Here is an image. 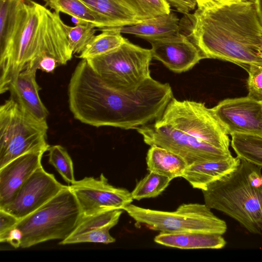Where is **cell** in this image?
Listing matches in <instances>:
<instances>
[{
	"label": "cell",
	"mask_w": 262,
	"mask_h": 262,
	"mask_svg": "<svg viewBox=\"0 0 262 262\" xmlns=\"http://www.w3.org/2000/svg\"><path fill=\"white\" fill-rule=\"evenodd\" d=\"M122 213L121 210H115L91 215H82L73 232L59 244L114 243L116 239L110 234V230L118 223Z\"/></svg>",
	"instance_id": "obj_16"
},
{
	"label": "cell",
	"mask_w": 262,
	"mask_h": 262,
	"mask_svg": "<svg viewBox=\"0 0 262 262\" xmlns=\"http://www.w3.org/2000/svg\"><path fill=\"white\" fill-rule=\"evenodd\" d=\"M241 159L232 155L222 159L195 162L188 165L182 177L195 189L208 186L229 173L239 165Z\"/></svg>",
	"instance_id": "obj_17"
},
{
	"label": "cell",
	"mask_w": 262,
	"mask_h": 262,
	"mask_svg": "<svg viewBox=\"0 0 262 262\" xmlns=\"http://www.w3.org/2000/svg\"><path fill=\"white\" fill-rule=\"evenodd\" d=\"M143 21L171 12V6L165 0H121Z\"/></svg>",
	"instance_id": "obj_27"
},
{
	"label": "cell",
	"mask_w": 262,
	"mask_h": 262,
	"mask_svg": "<svg viewBox=\"0 0 262 262\" xmlns=\"http://www.w3.org/2000/svg\"><path fill=\"white\" fill-rule=\"evenodd\" d=\"M261 169L241 159L236 168L202 190L205 204L233 219L251 233L262 234Z\"/></svg>",
	"instance_id": "obj_5"
},
{
	"label": "cell",
	"mask_w": 262,
	"mask_h": 262,
	"mask_svg": "<svg viewBox=\"0 0 262 262\" xmlns=\"http://www.w3.org/2000/svg\"><path fill=\"white\" fill-rule=\"evenodd\" d=\"M180 19L173 13L161 14L138 24L119 27L121 33L134 35L148 42L180 32Z\"/></svg>",
	"instance_id": "obj_18"
},
{
	"label": "cell",
	"mask_w": 262,
	"mask_h": 262,
	"mask_svg": "<svg viewBox=\"0 0 262 262\" xmlns=\"http://www.w3.org/2000/svg\"><path fill=\"white\" fill-rule=\"evenodd\" d=\"M169 4L175 8L180 13L184 15L189 13L195 8L196 3L195 0H165Z\"/></svg>",
	"instance_id": "obj_33"
},
{
	"label": "cell",
	"mask_w": 262,
	"mask_h": 262,
	"mask_svg": "<svg viewBox=\"0 0 262 262\" xmlns=\"http://www.w3.org/2000/svg\"><path fill=\"white\" fill-rule=\"evenodd\" d=\"M69 187L84 216L123 210L134 200L130 192L110 184L102 173L98 178L85 177L76 181Z\"/></svg>",
	"instance_id": "obj_10"
},
{
	"label": "cell",
	"mask_w": 262,
	"mask_h": 262,
	"mask_svg": "<svg viewBox=\"0 0 262 262\" xmlns=\"http://www.w3.org/2000/svg\"><path fill=\"white\" fill-rule=\"evenodd\" d=\"M70 110L80 122L96 127L137 129L155 121L173 97L171 88L150 78L138 88L119 89L82 59L68 89Z\"/></svg>",
	"instance_id": "obj_1"
},
{
	"label": "cell",
	"mask_w": 262,
	"mask_h": 262,
	"mask_svg": "<svg viewBox=\"0 0 262 262\" xmlns=\"http://www.w3.org/2000/svg\"><path fill=\"white\" fill-rule=\"evenodd\" d=\"M136 130L146 144L172 151L188 165L232 155L229 135L202 102L173 97L160 117Z\"/></svg>",
	"instance_id": "obj_3"
},
{
	"label": "cell",
	"mask_w": 262,
	"mask_h": 262,
	"mask_svg": "<svg viewBox=\"0 0 262 262\" xmlns=\"http://www.w3.org/2000/svg\"><path fill=\"white\" fill-rule=\"evenodd\" d=\"M48 151L49 163L68 183L75 182L73 161L67 150L60 145H55L50 146Z\"/></svg>",
	"instance_id": "obj_29"
},
{
	"label": "cell",
	"mask_w": 262,
	"mask_h": 262,
	"mask_svg": "<svg viewBox=\"0 0 262 262\" xmlns=\"http://www.w3.org/2000/svg\"><path fill=\"white\" fill-rule=\"evenodd\" d=\"M19 220L13 215L0 209V242H6L8 233Z\"/></svg>",
	"instance_id": "obj_31"
},
{
	"label": "cell",
	"mask_w": 262,
	"mask_h": 262,
	"mask_svg": "<svg viewBox=\"0 0 262 262\" xmlns=\"http://www.w3.org/2000/svg\"><path fill=\"white\" fill-rule=\"evenodd\" d=\"M231 136V145L237 157L262 168V137L243 134Z\"/></svg>",
	"instance_id": "obj_25"
},
{
	"label": "cell",
	"mask_w": 262,
	"mask_h": 262,
	"mask_svg": "<svg viewBox=\"0 0 262 262\" xmlns=\"http://www.w3.org/2000/svg\"><path fill=\"white\" fill-rule=\"evenodd\" d=\"M47 121L39 120L12 98L0 106V168L23 155L48 151Z\"/></svg>",
	"instance_id": "obj_7"
},
{
	"label": "cell",
	"mask_w": 262,
	"mask_h": 262,
	"mask_svg": "<svg viewBox=\"0 0 262 262\" xmlns=\"http://www.w3.org/2000/svg\"><path fill=\"white\" fill-rule=\"evenodd\" d=\"M68 26L59 13L32 0H24L13 36L0 53V93L35 58L47 55L65 65L73 55L68 38Z\"/></svg>",
	"instance_id": "obj_4"
},
{
	"label": "cell",
	"mask_w": 262,
	"mask_h": 262,
	"mask_svg": "<svg viewBox=\"0 0 262 262\" xmlns=\"http://www.w3.org/2000/svg\"><path fill=\"white\" fill-rule=\"evenodd\" d=\"M24 0H0V53L11 41Z\"/></svg>",
	"instance_id": "obj_24"
},
{
	"label": "cell",
	"mask_w": 262,
	"mask_h": 262,
	"mask_svg": "<svg viewBox=\"0 0 262 262\" xmlns=\"http://www.w3.org/2000/svg\"><path fill=\"white\" fill-rule=\"evenodd\" d=\"M171 179L152 171L139 181L131 192L134 200L155 198L160 194L169 185Z\"/></svg>",
	"instance_id": "obj_26"
},
{
	"label": "cell",
	"mask_w": 262,
	"mask_h": 262,
	"mask_svg": "<svg viewBox=\"0 0 262 262\" xmlns=\"http://www.w3.org/2000/svg\"><path fill=\"white\" fill-rule=\"evenodd\" d=\"M57 61L53 57L43 55L38 57V69L46 73H52L57 66Z\"/></svg>",
	"instance_id": "obj_34"
},
{
	"label": "cell",
	"mask_w": 262,
	"mask_h": 262,
	"mask_svg": "<svg viewBox=\"0 0 262 262\" xmlns=\"http://www.w3.org/2000/svg\"><path fill=\"white\" fill-rule=\"evenodd\" d=\"M44 152L23 155L0 168V208L10 202L24 183L42 166Z\"/></svg>",
	"instance_id": "obj_15"
},
{
	"label": "cell",
	"mask_w": 262,
	"mask_h": 262,
	"mask_svg": "<svg viewBox=\"0 0 262 262\" xmlns=\"http://www.w3.org/2000/svg\"><path fill=\"white\" fill-rule=\"evenodd\" d=\"M228 135L262 137V103L248 96L228 98L211 108Z\"/></svg>",
	"instance_id": "obj_12"
},
{
	"label": "cell",
	"mask_w": 262,
	"mask_h": 262,
	"mask_svg": "<svg viewBox=\"0 0 262 262\" xmlns=\"http://www.w3.org/2000/svg\"><path fill=\"white\" fill-rule=\"evenodd\" d=\"M147 169L163 175L171 180L182 177L188 165L179 155L166 148L151 146L146 157Z\"/></svg>",
	"instance_id": "obj_20"
},
{
	"label": "cell",
	"mask_w": 262,
	"mask_h": 262,
	"mask_svg": "<svg viewBox=\"0 0 262 262\" xmlns=\"http://www.w3.org/2000/svg\"><path fill=\"white\" fill-rule=\"evenodd\" d=\"M261 103H262V102H261Z\"/></svg>",
	"instance_id": "obj_37"
},
{
	"label": "cell",
	"mask_w": 262,
	"mask_h": 262,
	"mask_svg": "<svg viewBox=\"0 0 262 262\" xmlns=\"http://www.w3.org/2000/svg\"><path fill=\"white\" fill-rule=\"evenodd\" d=\"M100 30L101 33L94 37L78 58L86 59L103 55L119 47L125 40L119 27L103 28Z\"/></svg>",
	"instance_id": "obj_23"
},
{
	"label": "cell",
	"mask_w": 262,
	"mask_h": 262,
	"mask_svg": "<svg viewBox=\"0 0 262 262\" xmlns=\"http://www.w3.org/2000/svg\"><path fill=\"white\" fill-rule=\"evenodd\" d=\"M180 32L205 58L225 60L244 69L262 65V26L253 0L184 15Z\"/></svg>",
	"instance_id": "obj_2"
},
{
	"label": "cell",
	"mask_w": 262,
	"mask_h": 262,
	"mask_svg": "<svg viewBox=\"0 0 262 262\" xmlns=\"http://www.w3.org/2000/svg\"><path fill=\"white\" fill-rule=\"evenodd\" d=\"M152 58L150 49L135 45L125 38L118 48L85 60L94 71L114 86L132 90L151 78L149 67Z\"/></svg>",
	"instance_id": "obj_9"
},
{
	"label": "cell",
	"mask_w": 262,
	"mask_h": 262,
	"mask_svg": "<svg viewBox=\"0 0 262 262\" xmlns=\"http://www.w3.org/2000/svg\"><path fill=\"white\" fill-rule=\"evenodd\" d=\"M247 79L248 96L262 102V65L252 64L246 70Z\"/></svg>",
	"instance_id": "obj_30"
},
{
	"label": "cell",
	"mask_w": 262,
	"mask_h": 262,
	"mask_svg": "<svg viewBox=\"0 0 262 262\" xmlns=\"http://www.w3.org/2000/svg\"><path fill=\"white\" fill-rule=\"evenodd\" d=\"M155 243L182 249H220L226 245L222 234L187 232L176 233L161 232L154 238Z\"/></svg>",
	"instance_id": "obj_19"
},
{
	"label": "cell",
	"mask_w": 262,
	"mask_h": 262,
	"mask_svg": "<svg viewBox=\"0 0 262 262\" xmlns=\"http://www.w3.org/2000/svg\"><path fill=\"white\" fill-rule=\"evenodd\" d=\"M93 10L107 18L114 27L141 23L134 12L121 0H80Z\"/></svg>",
	"instance_id": "obj_21"
},
{
	"label": "cell",
	"mask_w": 262,
	"mask_h": 262,
	"mask_svg": "<svg viewBox=\"0 0 262 262\" xmlns=\"http://www.w3.org/2000/svg\"><path fill=\"white\" fill-rule=\"evenodd\" d=\"M81 216L77 199L69 186H66L49 201L18 222L15 227L23 234L20 248L66 239Z\"/></svg>",
	"instance_id": "obj_6"
},
{
	"label": "cell",
	"mask_w": 262,
	"mask_h": 262,
	"mask_svg": "<svg viewBox=\"0 0 262 262\" xmlns=\"http://www.w3.org/2000/svg\"><path fill=\"white\" fill-rule=\"evenodd\" d=\"M149 43L152 58L175 73L187 71L205 58L197 46L181 32Z\"/></svg>",
	"instance_id": "obj_13"
},
{
	"label": "cell",
	"mask_w": 262,
	"mask_h": 262,
	"mask_svg": "<svg viewBox=\"0 0 262 262\" xmlns=\"http://www.w3.org/2000/svg\"><path fill=\"white\" fill-rule=\"evenodd\" d=\"M66 187L41 166L24 183L10 202L0 209L20 221L47 203Z\"/></svg>",
	"instance_id": "obj_11"
},
{
	"label": "cell",
	"mask_w": 262,
	"mask_h": 262,
	"mask_svg": "<svg viewBox=\"0 0 262 262\" xmlns=\"http://www.w3.org/2000/svg\"><path fill=\"white\" fill-rule=\"evenodd\" d=\"M22 238L23 234L21 231L16 227H14L8 233L6 242L15 248H18L20 247Z\"/></svg>",
	"instance_id": "obj_35"
},
{
	"label": "cell",
	"mask_w": 262,
	"mask_h": 262,
	"mask_svg": "<svg viewBox=\"0 0 262 262\" xmlns=\"http://www.w3.org/2000/svg\"><path fill=\"white\" fill-rule=\"evenodd\" d=\"M76 26L68 27V38L73 54H80L95 36L96 26L89 22L76 18Z\"/></svg>",
	"instance_id": "obj_28"
},
{
	"label": "cell",
	"mask_w": 262,
	"mask_h": 262,
	"mask_svg": "<svg viewBox=\"0 0 262 262\" xmlns=\"http://www.w3.org/2000/svg\"><path fill=\"white\" fill-rule=\"evenodd\" d=\"M38 57L35 58L10 84L8 91L18 105L32 116L46 121L49 111L42 102L39 91L40 87L36 80Z\"/></svg>",
	"instance_id": "obj_14"
},
{
	"label": "cell",
	"mask_w": 262,
	"mask_h": 262,
	"mask_svg": "<svg viewBox=\"0 0 262 262\" xmlns=\"http://www.w3.org/2000/svg\"><path fill=\"white\" fill-rule=\"evenodd\" d=\"M123 210L136 222L164 233L194 232L223 235L227 229L225 221L214 215L205 204H183L176 211H164L130 204Z\"/></svg>",
	"instance_id": "obj_8"
},
{
	"label": "cell",
	"mask_w": 262,
	"mask_h": 262,
	"mask_svg": "<svg viewBox=\"0 0 262 262\" xmlns=\"http://www.w3.org/2000/svg\"><path fill=\"white\" fill-rule=\"evenodd\" d=\"M256 12L262 26V0H253Z\"/></svg>",
	"instance_id": "obj_36"
},
{
	"label": "cell",
	"mask_w": 262,
	"mask_h": 262,
	"mask_svg": "<svg viewBox=\"0 0 262 262\" xmlns=\"http://www.w3.org/2000/svg\"><path fill=\"white\" fill-rule=\"evenodd\" d=\"M47 5L55 12H62L99 28L114 27L105 17L92 9L80 0H47Z\"/></svg>",
	"instance_id": "obj_22"
},
{
	"label": "cell",
	"mask_w": 262,
	"mask_h": 262,
	"mask_svg": "<svg viewBox=\"0 0 262 262\" xmlns=\"http://www.w3.org/2000/svg\"><path fill=\"white\" fill-rule=\"evenodd\" d=\"M198 8L209 9L249 0H195Z\"/></svg>",
	"instance_id": "obj_32"
}]
</instances>
